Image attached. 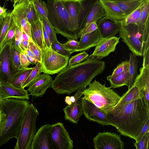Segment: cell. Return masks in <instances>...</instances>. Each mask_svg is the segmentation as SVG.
<instances>
[{"label": "cell", "instance_id": "6da1fadb", "mask_svg": "<svg viewBox=\"0 0 149 149\" xmlns=\"http://www.w3.org/2000/svg\"><path fill=\"white\" fill-rule=\"evenodd\" d=\"M105 68L104 61L88 58L79 64L64 68L53 80L51 87L57 94L70 95L81 87H86Z\"/></svg>", "mask_w": 149, "mask_h": 149}, {"label": "cell", "instance_id": "7a4b0ae2", "mask_svg": "<svg viewBox=\"0 0 149 149\" xmlns=\"http://www.w3.org/2000/svg\"><path fill=\"white\" fill-rule=\"evenodd\" d=\"M106 114L111 125L120 134L135 140L149 118V107L143 96L120 108L111 109Z\"/></svg>", "mask_w": 149, "mask_h": 149}, {"label": "cell", "instance_id": "3957f363", "mask_svg": "<svg viewBox=\"0 0 149 149\" xmlns=\"http://www.w3.org/2000/svg\"><path fill=\"white\" fill-rule=\"evenodd\" d=\"M30 104L28 100L15 98L3 100L0 110L6 116L0 129V146L12 138H17L24 115Z\"/></svg>", "mask_w": 149, "mask_h": 149}, {"label": "cell", "instance_id": "277c9868", "mask_svg": "<svg viewBox=\"0 0 149 149\" xmlns=\"http://www.w3.org/2000/svg\"><path fill=\"white\" fill-rule=\"evenodd\" d=\"M48 18L57 34L68 40H77L79 33L74 24L62 0H47Z\"/></svg>", "mask_w": 149, "mask_h": 149}, {"label": "cell", "instance_id": "5b68a950", "mask_svg": "<svg viewBox=\"0 0 149 149\" xmlns=\"http://www.w3.org/2000/svg\"><path fill=\"white\" fill-rule=\"evenodd\" d=\"M83 92L84 97L106 113L115 107L121 97L110 87L95 80L91 82Z\"/></svg>", "mask_w": 149, "mask_h": 149}, {"label": "cell", "instance_id": "8992f818", "mask_svg": "<svg viewBox=\"0 0 149 149\" xmlns=\"http://www.w3.org/2000/svg\"><path fill=\"white\" fill-rule=\"evenodd\" d=\"M39 113L36 107L30 103L24 115L14 146L15 149H30L36 132V120Z\"/></svg>", "mask_w": 149, "mask_h": 149}, {"label": "cell", "instance_id": "52a82bcc", "mask_svg": "<svg viewBox=\"0 0 149 149\" xmlns=\"http://www.w3.org/2000/svg\"><path fill=\"white\" fill-rule=\"evenodd\" d=\"M41 70L49 74L58 73L68 65L69 57L61 55L45 44L41 49Z\"/></svg>", "mask_w": 149, "mask_h": 149}, {"label": "cell", "instance_id": "ba28073f", "mask_svg": "<svg viewBox=\"0 0 149 149\" xmlns=\"http://www.w3.org/2000/svg\"><path fill=\"white\" fill-rule=\"evenodd\" d=\"M119 33L120 38L132 54L136 56H142L143 45L142 36L136 24H130L125 26L120 24Z\"/></svg>", "mask_w": 149, "mask_h": 149}, {"label": "cell", "instance_id": "9c48e42d", "mask_svg": "<svg viewBox=\"0 0 149 149\" xmlns=\"http://www.w3.org/2000/svg\"><path fill=\"white\" fill-rule=\"evenodd\" d=\"M51 139L53 149H72L73 141L65 127L60 122L52 125Z\"/></svg>", "mask_w": 149, "mask_h": 149}, {"label": "cell", "instance_id": "30bf717a", "mask_svg": "<svg viewBox=\"0 0 149 149\" xmlns=\"http://www.w3.org/2000/svg\"><path fill=\"white\" fill-rule=\"evenodd\" d=\"M30 0H21L13 5L11 16L16 26L31 38L30 24L27 15Z\"/></svg>", "mask_w": 149, "mask_h": 149}, {"label": "cell", "instance_id": "8fae6325", "mask_svg": "<svg viewBox=\"0 0 149 149\" xmlns=\"http://www.w3.org/2000/svg\"><path fill=\"white\" fill-rule=\"evenodd\" d=\"M95 149H124V143L120 137L115 133L99 132L93 139Z\"/></svg>", "mask_w": 149, "mask_h": 149}, {"label": "cell", "instance_id": "7c38bea8", "mask_svg": "<svg viewBox=\"0 0 149 149\" xmlns=\"http://www.w3.org/2000/svg\"><path fill=\"white\" fill-rule=\"evenodd\" d=\"M83 114L89 120L96 122L103 126L111 125L106 114L93 104L82 97Z\"/></svg>", "mask_w": 149, "mask_h": 149}, {"label": "cell", "instance_id": "4fadbf2b", "mask_svg": "<svg viewBox=\"0 0 149 149\" xmlns=\"http://www.w3.org/2000/svg\"><path fill=\"white\" fill-rule=\"evenodd\" d=\"M120 38L116 36L101 38L95 46L93 53L88 58H94L100 60L114 51Z\"/></svg>", "mask_w": 149, "mask_h": 149}, {"label": "cell", "instance_id": "5bb4252c", "mask_svg": "<svg viewBox=\"0 0 149 149\" xmlns=\"http://www.w3.org/2000/svg\"><path fill=\"white\" fill-rule=\"evenodd\" d=\"M51 126L47 124L39 128L33 138L31 149H53L50 138Z\"/></svg>", "mask_w": 149, "mask_h": 149}, {"label": "cell", "instance_id": "9a60e30c", "mask_svg": "<svg viewBox=\"0 0 149 149\" xmlns=\"http://www.w3.org/2000/svg\"><path fill=\"white\" fill-rule=\"evenodd\" d=\"M49 74H41L29 86L27 90L30 95L35 97L43 96L47 90L51 87L53 81Z\"/></svg>", "mask_w": 149, "mask_h": 149}, {"label": "cell", "instance_id": "2e32d148", "mask_svg": "<svg viewBox=\"0 0 149 149\" xmlns=\"http://www.w3.org/2000/svg\"><path fill=\"white\" fill-rule=\"evenodd\" d=\"M29 95L24 88H16L7 81H0V95L3 100L13 98L28 100Z\"/></svg>", "mask_w": 149, "mask_h": 149}, {"label": "cell", "instance_id": "e0dca14e", "mask_svg": "<svg viewBox=\"0 0 149 149\" xmlns=\"http://www.w3.org/2000/svg\"><path fill=\"white\" fill-rule=\"evenodd\" d=\"M143 95L140 76L138 74L131 88L121 96L117 104L111 109L123 107L135 100L141 98Z\"/></svg>", "mask_w": 149, "mask_h": 149}, {"label": "cell", "instance_id": "ac0fdd59", "mask_svg": "<svg viewBox=\"0 0 149 149\" xmlns=\"http://www.w3.org/2000/svg\"><path fill=\"white\" fill-rule=\"evenodd\" d=\"M105 14V17L116 23L120 24L126 15L116 4L109 0H99Z\"/></svg>", "mask_w": 149, "mask_h": 149}, {"label": "cell", "instance_id": "d6986e66", "mask_svg": "<svg viewBox=\"0 0 149 149\" xmlns=\"http://www.w3.org/2000/svg\"><path fill=\"white\" fill-rule=\"evenodd\" d=\"M97 29L101 38L115 36L120 29V24L113 22L105 16L97 21Z\"/></svg>", "mask_w": 149, "mask_h": 149}, {"label": "cell", "instance_id": "ffe728a7", "mask_svg": "<svg viewBox=\"0 0 149 149\" xmlns=\"http://www.w3.org/2000/svg\"><path fill=\"white\" fill-rule=\"evenodd\" d=\"M143 56L142 67L139 70L140 81L143 98L148 106L149 107V51Z\"/></svg>", "mask_w": 149, "mask_h": 149}, {"label": "cell", "instance_id": "44dd1931", "mask_svg": "<svg viewBox=\"0 0 149 149\" xmlns=\"http://www.w3.org/2000/svg\"><path fill=\"white\" fill-rule=\"evenodd\" d=\"M63 110L66 120L74 124H77L83 114L82 97H79L74 102L68 105Z\"/></svg>", "mask_w": 149, "mask_h": 149}, {"label": "cell", "instance_id": "7402d4cb", "mask_svg": "<svg viewBox=\"0 0 149 149\" xmlns=\"http://www.w3.org/2000/svg\"><path fill=\"white\" fill-rule=\"evenodd\" d=\"M10 45H6L0 54V81H7L11 73L9 60Z\"/></svg>", "mask_w": 149, "mask_h": 149}, {"label": "cell", "instance_id": "603a6c76", "mask_svg": "<svg viewBox=\"0 0 149 149\" xmlns=\"http://www.w3.org/2000/svg\"><path fill=\"white\" fill-rule=\"evenodd\" d=\"M75 52L87 50L95 47L101 38L97 29L93 32L81 36Z\"/></svg>", "mask_w": 149, "mask_h": 149}, {"label": "cell", "instance_id": "cb8c5ba5", "mask_svg": "<svg viewBox=\"0 0 149 149\" xmlns=\"http://www.w3.org/2000/svg\"><path fill=\"white\" fill-rule=\"evenodd\" d=\"M33 68L22 66L18 70L11 73L7 81L16 88H23V84Z\"/></svg>", "mask_w": 149, "mask_h": 149}, {"label": "cell", "instance_id": "d4e9b609", "mask_svg": "<svg viewBox=\"0 0 149 149\" xmlns=\"http://www.w3.org/2000/svg\"><path fill=\"white\" fill-rule=\"evenodd\" d=\"M149 2H147L141 13L136 25L142 36L143 45L149 39Z\"/></svg>", "mask_w": 149, "mask_h": 149}, {"label": "cell", "instance_id": "484cf974", "mask_svg": "<svg viewBox=\"0 0 149 149\" xmlns=\"http://www.w3.org/2000/svg\"><path fill=\"white\" fill-rule=\"evenodd\" d=\"M62 0L74 24L79 33L80 30L78 18L81 6V0Z\"/></svg>", "mask_w": 149, "mask_h": 149}, {"label": "cell", "instance_id": "4316f807", "mask_svg": "<svg viewBox=\"0 0 149 149\" xmlns=\"http://www.w3.org/2000/svg\"><path fill=\"white\" fill-rule=\"evenodd\" d=\"M30 24L31 38L42 49L44 47L45 42L42 21L40 19Z\"/></svg>", "mask_w": 149, "mask_h": 149}, {"label": "cell", "instance_id": "83f0119b", "mask_svg": "<svg viewBox=\"0 0 149 149\" xmlns=\"http://www.w3.org/2000/svg\"><path fill=\"white\" fill-rule=\"evenodd\" d=\"M109 0L117 5L127 16L142 3L149 0Z\"/></svg>", "mask_w": 149, "mask_h": 149}, {"label": "cell", "instance_id": "f1b7e54d", "mask_svg": "<svg viewBox=\"0 0 149 149\" xmlns=\"http://www.w3.org/2000/svg\"><path fill=\"white\" fill-rule=\"evenodd\" d=\"M105 16V14L104 10L99 2H97L92 8L86 17L82 29L86 27L91 22H97Z\"/></svg>", "mask_w": 149, "mask_h": 149}, {"label": "cell", "instance_id": "f546056e", "mask_svg": "<svg viewBox=\"0 0 149 149\" xmlns=\"http://www.w3.org/2000/svg\"><path fill=\"white\" fill-rule=\"evenodd\" d=\"M128 68L129 81L127 86L128 90L133 85L134 82L138 75V73L139 60L136 56L132 53H130Z\"/></svg>", "mask_w": 149, "mask_h": 149}, {"label": "cell", "instance_id": "4dcf8cb0", "mask_svg": "<svg viewBox=\"0 0 149 149\" xmlns=\"http://www.w3.org/2000/svg\"><path fill=\"white\" fill-rule=\"evenodd\" d=\"M81 6L78 20L80 30L83 25L88 14L92 8L99 0H81Z\"/></svg>", "mask_w": 149, "mask_h": 149}, {"label": "cell", "instance_id": "1f68e13d", "mask_svg": "<svg viewBox=\"0 0 149 149\" xmlns=\"http://www.w3.org/2000/svg\"><path fill=\"white\" fill-rule=\"evenodd\" d=\"M149 0L141 4L138 7L127 15L125 18L120 24L123 26H126L130 24H136L140 17L142 11L146 3Z\"/></svg>", "mask_w": 149, "mask_h": 149}, {"label": "cell", "instance_id": "d6a6232c", "mask_svg": "<svg viewBox=\"0 0 149 149\" xmlns=\"http://www.w3.org/2000/svg\"><path fill=\"white\" fill-rule=\"evenodd\" d=\"M128 69L116 77H111L109 75L107 77L110 84V87L113 88H119L123 86H127L129 81Z\"/></svg>", "mask_w": 149, "mask_h": 149}, {"label": "cell", "instance_id": "836d02e7", "mask_svg": "<svg viewBox=\"0 0 149 149\" xmlns=\"http://www.w3.org/2000/svg\"><path fill=\"white\" fill-rule=\"evenodd\" d=\"M21 52L13 45H10L9 60L11 72L18 70L22 67L20 61Z\"/></svg>", "mask_w": 149, "mask_h": 149}, {"label": "cell", "instance_id": "e575fe53", "mask_svg": "<svg viewBox=\"0 0 149 149\" xmlns=\"http://www.w3.org/2000/svg\"><path fill=\"white\" fill-rule=\"evenodd\" d=\"M16 26V24L11 16V19L8 30L3 41L0 54L6 45L14 44L15 31Z\"/></svg>", "mask_w": 149, "mask_h": 149}, {"label": "cell", "instance_id": "d590c367", "mask_svg": "<svg viewBox=\"0 0 149 149\" xmlns=\"http://www.w3.org/2000/svg\"><path fill=\"white\" fill-rule=\"evenodd\" d=\"M42 72L41 63L38 62L23 84L22 88H24L29 86L41 74Z\"/></svg>", "mask_w": 149, "mask_h": 149}, {"label": "cell", "instance_id": "8d00e7d4", "mask_svg": "<svg viewBox=\"0 0 149 149\" xmlns=\"http://www.w3.org/2000/svg\"><path fill=\"white\" fill-rule=\"evenodd\" d=\"M11 19V13L7 12L4 16L0 31V53L3 41L8 30Z\"/></svg>", "mask_w": 149, "mask_h": 149}, {"label": "cell", "instance_id": "74e56055", "mask_svg": "<svg viewBox=\"0 0 149 149\" xmlns=\"http://www.w3.org/2000/svg\"><path fill=\"white\" fill-rule=\"evenodd\" d=\"M43 26L48 34L51 43L57 40L56 33L55 30L48 19H45L40 15Z\"/></svg>", "mask_w": 149, "mask_h": 149}, {"label": "cell", "instance_id": "f35d334b", "mask_svg": "<svg viewBox=\"0 0 149 149\" xmlns=\"http://www.w3.org/2000/svg\"><path fill=\"white\" fill-rule=\"evenodd\" d=\"M27 18L31 23L40 19V15L33 1L30 0L28 10Z\"/></svg>", "mask_w": 149, "mask_h": 149}, {"label": "cell", "instance_id": "ab89813d", "mask_svg": "<svg viewBox=\"0 0 149 149\" xmlns=\"http://www.w3.org/2000/svg\"><path fill=\"white\" fill-rule=\"evenodd\" d=\"M33 2L39 15L45 19H48V10L46 3L42 0H38Z\"/></svg>", "mask_w": 149, "mask_h": 149}, {"label": "cell", "instance_id": "60d3db41", "mask_svg": "<svg viewBox=\"0 0 149 149\" xmlns=\"http://www.w3.org/2000/svg\"><path fill=\"white\" fill-rule=\"evenodd\" d=\"M51 47L52 49L56 52L69 58L72 54L70 52L65 49L62 44L59 42L57 39L51 43Z\"/></svg>", "mask_w": 149, "mask_h": 149}, {"label": "cell", "instance_id": "b9f144b4", "mask_svg": "<svg viewBox=\"0 0 149 149\" xmlns=\"http://www.w3.org/2000/svg\"><path fill=\"white\" fill-rule=\"evenodd\" d=\"M89 55L85 51L72 56L69 59V65H72L79 64L87 59Z\"/></svg>", "mask_w": 149, "mask_h": 149}, {"label": "cell", "instance_id": "7bdbcfd3", "mask_svg": "<svg viewBox=\"0 0 149 149\" xmlns=\"http://www.w3.org/2000/svg\"><path fill=\"white\" fill-rule=\"evenodd\" d=\"M28 48L34 54L38 61L41 63V49L31 38L29 40Z\"/></svg>", "mask_w": 149, "mask_h": 149}, {"label": "cell", "instance_id": "ee69618b", "mask_svg": "<svg viewBox=\"0 0 149 149\" xmlns=\"http://www.w3.org/2000/svg\"><path fill=\"white\" fill-rule=\"evenodd\" d=\"M149 131L146 133L141 139L134 145L136 149H149Z\"/></svg>", "mask_w": 149, "mask_h": 149}, {"label": "cell", "instance_id": "f6af8a7d", "mask_svg": "<svg viewBox=\"0 0 149 149\" xmlns=\"http://www.w3.org/2000/svg\"><path fill=\"white\" fill-rule=\"evenodd\" d=\"M129 67V61H123L117 66L110 76L112 77H116L128 69Z\"/></svg>", "mask_w": 149, "mask_h": 149}, {"label": "cell", "instance_id": "bcb514c9", "mask_svg": "<svg viewBox=\"0 0 149 149\" xmlns=\"http://www.w3.org/2000/svg\"><path fill=\"white\" fill-rule=\"evenodd\" d=\"M86 88L85 86L81 87L77 90V92L73 96H66L65 100V103L68 105H70L74 102L83 95V92Z\"/></svg>", "mask_w": 149, "mask_h": 149}, {"label": "cell", "instance_id": "7dc6e473", "mask_svg": "<svg viewBox=\"0 0 149 149\" xmlns=\"http://www.w3.org/2000/svg\"><path fill=\"white\" fill-rule=\"evenodd\" d=\"M97 29V22H94L88 25L84 28L81 29L78 34V38H80L85 34L93 32Z\"/></svg>", "mask_w": 149, "mask_h": 149}, {"label": "cell", "instance_id": "c3c4849f", "mask_svg": "<svg viewBox=\"0 0 149 149\" xmlns=\"http://www.w3.org/2000/svg\"><path fill=\"white\" fill-rule=\"evenodd\" d=\"M77 40L72 39L69 40L64 44H62L64 48L72 53L74 52L77 45L78 42Z\"/></svg>", "mask_w": 149, "mask_h": 149}, {"label": "cell", "instance_id": "681fc988", "mask_svg": "<svg viewBox=\"0 0 149 149\" xmlns=\"http://www.w3.org/2000/svg\"><path fill=\"white\" fill-rule=\"evenodd\" d=\"M148 131H149V118L146 120L141 130L136 137L135 140L136 142L139 141L146 133Z\"/></svg>", "mask_w": 149, "mask_h": 149}, {"label": "cell", "instance_id": "f907efd6", "mask_svg": "<svg viewBox=\"0 0 149 149\" xmlns=\"http://www.w3.org/2000/svg\"><path fill=\"white\" fill-rule=\"evenodd\" d=\"M20 61L22 66L27 67L31 64L24 53L21 52L20 54Z\"/></svg>", "mask_w": 149, "mask_h": 149}, {"label": "cell", "instance_id": "816d5d0a", "mask_svg": "<svg viewBox=\"0 0 149 149\" xmlns=\"http://www.w3.org/2000/svg\"><path fill=\"white\" fill-rule=\"evenodd\" d=\"M42 26L45 44L48 47H51V43L48 34L45 29L43 25Z\"/></svg>", "mask_w": 149, "mask_h": 149}, {"label": "cell", "instance_id": "f5cc1de1", "mask_svg": "<svg viewBox=\"0 0 149 149\" xmlns=\"http://www.w3.org/2000/svg\"><path fill=\"white\" fill-rule=\"evenodd\" d=\"M5 114L2 110H0V129L3 124L5 118Z\"/></svg>", "mask_w": 149, "mask_h": 149}, {"label": "cell", "instance_id": "db71d44e", "mask_svg": "<svg viewBox=\"0 0 149 149\" xmlns=\"http://www.w3.org/2000/svg\"><path fill=\"white\" fill-rule=\"evenodd\" d=\"M23 53H25L26 54L29 56L32 57L36 59H37L36 57L34 54L28 48L26 49L24 51Z\"/></svg>", "mask_w": 149, "mask_h": 149}, {"label": "cell", "instance_id": "11a10c76", "mask_svg": "<svg viewBox=\"0 0 149 149\" xmlns=\"http://www.w3.org/2000/svg\"><path fill=\"white\" fill-rule=\"evenodd\" d=\"M7 9L4 7L0 6V16H4L7 13Z\"/></svg>", "mask_w": 149, "mask_h": 149}, {"label": "cell", "instance_id": "9f6ffc18", "mask_svg": "<svg viewBox=\"0 0 149 149\" xmlns=\"http://www.w3.org/2000/svg\"><path fill=\"white\" fill-rule=\"evenodd\" d=\"M21 44L25 50L28 47L29 40H27L22 39V41Z\"/></svg>", "mask_w": 149, "mask_h": 149}, {"label": "cell", "instance_id": "6f0895ef", "mask_svg": "<svg viewBox=\"0 0 149 149\" xmlns=\"http://www.w3.org/2000/svg\"><path fill=\"white\" fill-rule=\"evenodd\" d=\"M22 39L27 40H29L30 37L29 36L26 34L24 31H22Z\"/></svg>", "mask_w": 149, "mask_h": 149}, {"label": "cell", "instance_id": "680465c9", "mask_svg": "<svg viewBox=\"0 0 149 149\" xmlns=\"http://www.w3.org/2000/svg\"><path fill=\"white\" fill-rule=\"evenodd\" d=\"M4 16H0V31L3 22Z\"/></svg>", "mask_w": 149, "mask_h": 149}, {"label": "cell", "instance_id": "91938a15", "mask_svg": "<svg viewBox=\"0 0 149 149\" xmlns=\"http://www.w3.org/2000/svg\"><path fill=\"white\" fill-rule=\"evenodd\" d=\"M21 0H14V1L13 2V3H14L13 5H14L16 3H17L20 1Z\"/></svg>", "mask_w": 149, "mask_h": 149}, {"label": "cell", "instance_id": "94428289", "mask_svg": "<svg viewBox=\"0 0 149 149\" xmlns=\"http://www.w3.org/2000/svg\"><path fill=\"white\" fill-rule=\"evenodd\" d=\"M3 100L2 99V98H1V96L0 95V110L1 105V104Z\"/></svg>", "mask_w": 149, "mask_h": 149}, {"label": "cell", "instance_id": "6125c7cd", "mask_svg": "<svg viewBox=\"0 0 149 149\" xmlns=\"http://www.w3.org/2000/svg\"><path fill=\"white\" fill-rule=\"evenodd\" d=\"M31 0L32 1H37V0Z\"/></svg>", "mask_w": 149, "mask_h": 149}, {"label": "cell", "instance_id": "be15d7a7", "mask_svg": "<svg viewBox=\"0 0 149 149\" xmlns=\"http://www.w3.org/2000/svg\"><path fill=\"white\" fill-rule=\"evenodd\" d=\"M11 1H12L13 2H14V0H10Z\"/></svg>", "mask_w": 149, "mask_h": 149}]
</instances>
